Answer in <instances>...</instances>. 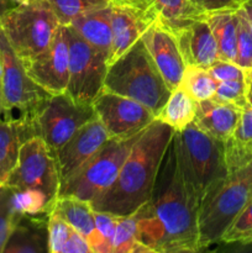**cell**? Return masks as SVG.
Listing matches in <instances>:
<instances>
[{"label": "cell", "instance_id": "cell-1", "mask_svg": "<svg viewBox=\"0 0 252 253\" xmlns=\"http://www.w3.org/2000/svg\"><path fill=\"white\" fill-rule=\"evenodd\" d=\"M199 208L197 194L182 174L172 137L150 200L133 214L138 242L151 253L200 251Z\"/></svg>", "mask_w": 252, "mask_h": 253}, {"label": "cell", "instance_id": "cell-2", "mask_svg": "<svg viewBox=\"0 0 252 253\" xmlns=\"http://www.w3.org/2000/svg\"><path fill=\"white\" fill-rule=\"evenodd\" d=\"M174 130L156 119L133 142L113 184L90 203L96 211L128 216L150 200L156 177Z\"/></svg>", "mask_w": 252, "mask_h": 253}, {"label": "cell", "instance_id": "cell-3", "mask_svg": "<svg viewBox=\"0 0 252 253\" xmlns=\"http://www.w3.org/2000/svg\"><path fill=\"white\" fill-rule=\"evenodd\" d=\"M103 90L138 101L156 118L172 91L141 39L109 64Z\"/></svg>", "mask_w": 252, "mask_h": 253}, {"label": "cell", "instance_id": "cell-4", "mask_svg": "<svg viewBox=\"0 0 252 253\" xmlns=\"http://www.w3.org/2000/svg\"><path fill=\"white\" fill-rule=\"evenodd\" d=\"M173 141L183 177L202 204L205 195L229 177L225 142L203 131L194 121L174 131Z\"/></svg>", "mask_w": 252, "mask_h": 253}, {"label": "cell", "instance_id": "cell-5", "mask_svg": "<svg viewBox=\"0 0 252 253\" xmlns=\"http://www.w3.org/2000/svg\"><path fill=\"white\" fill-rule=\"evenodd\" d=\"M59 26L47 0L16 5L0 20V29L22 63L42 53L51 44Z\"/></svg>", "mask_w": 252, "mask_h": 253}, {"label": "cell", "instance_id": "cell-6", "mask_svg": "<svg viewBox=\"0 0 252 253\" xmlns=\"http://www.w3.org/2000/svg\"><path fill=\"white\" fill-rule=\"evenodd\" d=\"M252 198V184L240 172L229 177L208 193L198 215L199 249L220 244L237 215Z\"/></svg>", "mask_w": 252, "mask_h": 253}, {"label": "cell", "instance_id": "cell-7", "mask_svg": "<svg viewBox=\"0 0 252 253\" xmlns=\"http://www.w3.org/2000/svg\"><path fill=\"white\" fill-rule=\"evenodd\" d=\"M138 135L127 138H109L88 162L61 183L58 198H76L90 204L116 179Z\"/></svg>", "mask_w": 252, "mask_h": 253}, {"label": "cell", "instance_id": "cell-8", "mask_svg": "<svg viewBox=\"0 0 252 253\" xmlns=\"http://www.w3.org/2000/svg\"><path fill=\"white\" fill-rule=\"evenodd\" d=\"M96 118L93 104L74 100L67 93L52 94L30 119L35 136L41 137L53 152L82 126Z\"/></svg>", "mask_w": 252, "mask_h": 253}, {"label": "cell", "instance_id": "cell-9", "mask_svg": "<svg viewBox=\"0 0 252 253\" xmlns=\"http://www.w3.org/2000/svg\"><path fill=\"white\" fill-rule=\"evenodd\" d=\"M0 63H1V88L4 115L30 120L35 110L52 95L27 74L26 68L19 58L4 32L0 29ZM1 114V115H2Z\"/></svg>", "mask_w": 252, "mask_h": 253}, {"label": "cell", "instance_id": "cell-10", "mask_svg": "<svg viewBox=\"0 0 252 253\" xmlns=\"http://www.w3.org/2000/svg\"><path fill=\"white\" fill-rule=\"evenodd\" d=\"M4 184L14 189H39L57 202L61 179L56 155L41 137L34 136L22 143L16 166Z\"/></svg>", "mask_w": 252, "mask_h": 253}, {"label": "cell", "instance_id": "cell-11", "mask_svg": "<svg viewBox=\"0 0 252 253\" xmlns=\"http://www.w3.org/2000/svg\"><path fill=\"white\" fill-rule=\"evenodd\" d=\"M69 42V79L66 93L77 101L93 104L104 89L109 59L67 25Z\"/></svg>", "mask_w": 252, "mask_h": 253}, {"label": "cell", "instance_id": "cell-12", "mask_svg": "<svg viewBox=\"0 0 252 253\" xmlns=\"http://www.w3.org/2000/svg\"><path fill=\"white\" fill-rule=\"evenodd\" d=\"M93 106L109 136L115 138L138 135L157 119L147 106L108 90L100 91Z\"/></svg>", "mask_w": 252, "mask_h": 253}, {"label": "cell", "instance_id": "cell-13", "mask_svg": "<svg viewBox=\"0 0 252 253\" xmlns=\"http://www.w3.org/2000/svg\"><path fill=\"white\" fill-rule=\"evenodd\" d=\"M160 19L153 0H116L111 4L113 51L109 64L125 53Z\"/></svg>", "mask_w": 252, "mask_h": 253}, {"label": "cell", "instance_id": "cell-14", "mask_svg": "<svg viewBox=\"0 0 252 253\" xmlns=\"http://www.w3.org/2000/svg\"><path fill=\"white\" fill-rule=\"evenodd\" d=\"M27 74L51 94L66 93L69 79V42L67 27L61 25L51 44L42 53L24 63Z\"/></svg>", "mask_w": 252, "mask_h": 253}, {"label": "cell", "instance_id": "cell-15", "mask_svg": "<svg viewBox=\"0 0 252 253\" xmlns=\"http://www.w3.org/2000/svg\"><path fill=\"white\" fill-rule=\"evenodd\" d=\"M110 138L98 118L82 126L62 147L54 152L61 183L88 162Z\"/></svg>", "mask_w": 252, "mask_h": 253}, {"label": "cell", "instance_id": "cell-16", "mask_svg": "<svg viewBox=\"0 0 252 253\" xmlns=\"http://www.w3.org/2000/svg\"><path fill=\"white\" fill-rule=\"evenodd\" d=\"M141 40L170 90L178 88L182 82L185 63L174 34L158 19L146 30Z\"/></svg>", "mask_w": 252, "mask_h": 253}, {"label": "cell", "instance_id": "cell-17", "mask_svg": "<svg viewBox=\"0 0 252 253\" xmlns=\"http://www.w3.org/2000/svg\"><path fill=\"white\" fill-rule=\"evenodd\" d=\"M172 32L177 39L185 66L208 69L220 59L216 41L205 16L190 20Z\"/></svg>", "mask_w": 252, "mask_h": 253}, {"label": "cell", "instance_id": "cell-18", "mask_svg": "<svg viewBox=\"0 0 252 253\" xmlns=\"http://www.w3.org/2000/svg\"><path fill=\"white\" fill-rule=\"evenodd\" d=\"M48 216L49 214L20 216L2 253H49Z\"/></svg>", "mask_w": 252, "mask_h": 253}, {"label": "cell", "instance_id": "cell-19", "mask_svg": "<svg viewBox=\"0 0 252 253\" xmlns=\"http://www.w3.org/2000/svg\"><path fill=\"white\" fill-rule=\"evenodd\" d=\"M52 211L88 241L91 253H108L100 235L96 231L94 210L89 203L76 198H58Z\"/></svg>", "mask_w": 252, "mask_h": 253}, {"label": "cell", "instance_id": "cell-20", "mask_svg": "<svg viewBox=\"0 0 252 253\" xmlns=\"http://www.w3.org/2000/svg\"><path fill=\"white\" fill-rule=\"evenodd\" d=\"M242 109L215 99L199 101L194 123L212 137L226 142L234 133Z\"/></svg>", "mask_w": 252, "mask_h": 253}, {"label": "cell", "instance_id": "cell-21", "mask_svg": "<svg viewBox=\"0 0 252 253\" xmlns=\"http://www.w3.org/2000/svg\"><path fill=\"white\" fill-rule=\"evenodd\" d=\"M111 4L101 9L85 12L69 24V26L81 35L82 39L85 40L95 49L103 52L108 59H110L113 51Z\"/></svg>", "mask_w": 252, "mask_h": 253}, {"label": "cell", "instance_id": "cell-22", "mask_svg": "<svg viewBox=\"0 0 252 253\" xmlns=\"http://www.w3.org/2000/svg\"><path fill=\"white\" fill-rule=\"evenodd\" d=\"M29 140L24 123L9 115H0V184L6 182L19 158L20 147Z\"/></svg>", "mask_w": 252, "mask_h": 253}, {"label": "cell", "instance_id": "cell-23", "mask_svg": "<svg viewBox=\"0 0 252 253\" xmlns=\"http://www.w3.org/2000/svg\"><path fill=\"white\" fill-rule=\"evenodd\" d=\"M217 44L219 58L236 61L237 49V14L236 10L211 12L205 15Z\"/></svg>", "mask_w": 252, "mask_h": 253}, {"label": "cell", "instance_id": "cell-24", "mask_svg": "<svg viewBox=\"0 0 252 253\" xmlns=\"http://www.w3.org/2000/svg\"><path fill=\"white\" fill-rule=\"evenodd\" d=\"M198 101H195L182 86L173 89L161 110L158 120L163 121L174 131H180L194 121L197 115Z\"/></svg>", "mask_w": 252, "mask_h": 253}, {"label": "cell", "instance_id": "cell-25", "mask_svg": "<svg viewBox=\"0 0 252 253\" xmlns=\"http://www.w3.org/2000/svg\"><path fill=\"white\" fill-rule=\"evenodd\" d=\"M160 20L170 31L184 25L190 20L205 16L189 0H153Z\"/></svg>", "mask_w": 252, "mask_h": 253}, {"label": "cell", "instance_id": "cell-26", "mask_svg": "<svg viewBox=\"0 0 252 253\" xmlns=\"http://www.w3.org/2000/svg\"><path fill=\"white\" fill-rule=\"evenodd\" d=\"M219 82L205 68L195 66H185L180 85L195 101L212 99Z\"/></svg>", "mask_w": 252, "mask_h": 253}, {"label": "cell", "instance_id": "cell-27", "mask_svg": "<svg viewBox=\"0 0 252 253\" xmlns=\"http://www.w3.org/2000/svg\"><path fill=\"white\" fill-rule=\"evenodd\" d=\"M12 189V207L17 217L22 215L51 214L56 203L39 189Z\"/></svg>", "mask_w": 252, "mask_h": 253}, {"label": "cell", "instance_id": "cell-28", "mask_svg": "<svg viewBox=\"0 0 252 253\" xmlns=\"http://www.w3.org/2000/svg\"><path fill=\"white\" fill-rule=\"evenodd\" d=\"M111 246L113 253H150L138 242L137 222L133 214L128 216H119Z\"/></svg>", "mask_w": 252, "mask_h": 253}, {"label": "cell", "instance_id": "cell-29", "mask_svg": "<svg viewBox=\"0 0 252 253\" xmlns=\"http://www.w3.org/2000/svg\"><path fill=\"white\" fill-rule=\"evenodd\" d=\"M56 14L59 24H71L74 19L85 12L109 6L114 0H47Z\"/></svg>", "mask_w": 252, "mask_h": 253}, {"label": "cell", "instance_id": "cell-30", "mask_svg": "<svg viewBox=\"0 0 252 253\" xmlns=\"http://www.w3.org/2000/svg\"><path fill=\"white\" fill-rule=\"evenodd\" d=\"M252 237V198L241 210L231 226L222 236L220 244L224 245H244Z\"/></svg>", "mask_w": 252, "mask_h": 253}, {"label": "cell", "instance_id": "cell-31", "mask_svg": "<svg viewBox=\"0 0 252 253\" xmlns=\"http://www.w3.org/2000/svg\"><path fill=\"white\" fill-rule=\"evenodd\" d=\"M237 14V49L236 61L245 71L252 68V30L241 9L236 10Z\"/></svg>", "mask_w": 252, "mask_h": 253}, {"label": "cell", "instance_id": "cell-32", "mask_svg": "<svg viewBox=\"0 0 252 253\" xmlns=\"http://www.w3.org/2000/svg\"><path fill=\"white\" fill-rule=\"evenodd\" d=\"M19 217L12 207V189L6 184H0V253L9 240Z\"/></svg>", "mask_w": 252, "mask_h": 253}, {"label": "cell", "instance_id": "cell-33", "mask_svg": "<svg viewBox=\"0 0 252 253\" xmlns=\"http://www.w3.org/2000/svg\"><path fill=\"white\" fill-rule=\"evenodd\" d=\"M247 95H249V89H247L246 81L236 79V81L219 82L212 99L242 109L247 103Z\"/></svg>", "mask_w": 252, "mask_h": 253}, {"label": "cell", "instance_id": "cell-34", "mask_svg": "<svg viewBox=\"0 0 252 253\" xmlns=\"http://www.w3.org/2000/svg\"><path fill=\"white\" fill-rule=\"evenodd\" d=\"M250 143H252V93L247 95V103L242 108L239 124L231 137L225 142V147L240 148Z\"/></svg>", "mask_w": 252, "mask_h": 253}, {"label": "cell", "instance_id": "cell-35", "mask_svg": "<svg viewBox=\"0 0 252 253\" xmlns=\"http://www.w3.org/2000/svg\"><path fill=\"white\" fill-rule=\"evenodd\" d=\"M73 230V227L69 226L61 216L51 211L48 216L49 253H62Z\"/></svg>", "mask_w": 252, "mask_h": 253}, {"label": "cell", "instance_id": "cell-36", "mask_svg": "<svg viewBox=\"0 0 252 253\" xmlns=\"http://www.w3.org/2000/svg\"><path fill=\"white\" fill-rule=\"evenodd\" d=\"M119 216L104 211H96L94 210V221L98 234L100 235L104 245H105L108 253H113V237L115 232L116 224H118Z\"/></svg>", "mask_w": 252, "mask_h": 253}, {"label": "cell", "instance_id": "cell-37", "mask_svg": "<svg viewBox=\"0 0 252 253\" xmlns=\"http://www.w3.org/2000/svg\"><path fill=\"white\" fill-rule=\"evenodd\" d=\"M209 73L216 79L217 82L236 81V79H245L246 71L236 64L235 62L217 59L208 68Z\"/></svg>", "mask_w": 252, "mask_h": 253}, {"label": "cell", "instance_id": "cell-38", "mask_svg": "<svg viewBox=\"0 0 252 253\" xmlns=\"http://www.w3.org/2000/svg\"><path fill=\"white\" fill-rule=\"evenodd\" d=\"M203 14L225 11V10H237L241 7L245 0H189Z\"/></svg>", "mask_w": 252, "mask_h": 253}, {"label": "cell", "instance_id": "cell-39", "mask_svg": "<svg viewBox=\"0 0 252 253\" xmlns=\"http://www.w3.org/2000/svg\"><path fill=\"white\" fill-rule=\"evenodd\" d=\"M240 9H241L242 12H244L245 17L247 19V21H249L250 24V27H251L252 30V0H245L244 4L241 5Z\"/></svg>", "mask_w": 252, "mask_h": 253}, {"label": "cell", "instance_id": "cell-40", "mask_svg": "<svg viewBox=\"0 0 252 253\" xmlns=\"http://www.w3.org/2000/svg\"><path fill=\"white\" fill-rule=\"evenodd\" d=\"M14 6H16V4H15L12 0H0V20H1V17Z\"/></svg>", "mask_w": 252, "mask_h": 253}, {"label": "cell", "instance_id": "cell-41", "mask_svg": "<svg viewBox=\"0 0 252 253\" xmlns=\"http://www.w3.org/2000/svg\"><path fill=\"white\" fill-rule=\"evenodd\" d=\"M237 172H240L242 175H244V177H246L247 179H249V182L252 184V160L250 161L249 165L245 166L242 169L237 170Z\"/></svg>", "mask_w": 252, "mask_h": 253}, {"label": "cell", "instance_id": "cell-42", "mask_svg": "<svg viewBox=\"0 0 252 253\" xmlns=\"http://www.w3.org/2000/svg\"><path fill=\"white\" fill-rule=\"evenodd\" d=\"M245 81H246L249 93H252V68L249 69V71H246V77H245Z\"/></svg>", "mask_w": 252, "mask_h": 253}, {"label": "cell", "instance_id": "cell-43", "mask_svg": "<svg viewBox=\"0 0 252 253\" xmlns=\"http://www.w3.org/2000/svg\"><path fill=\"white\" fill-rule=\"evenodd\" d=\"M4 113V105H2V88H1V63H0V115Z\"/></svg>", "mask_w": 252, "mask_h": 253}, {"label": "cell", "instance_id": "cell-44", "mask_svg": "<svg viewBox=\"0 0 252 253\" xmlns=\"http://www.w3.org/2000/svg\"><path fill=\"white\" fill-rule=\"evenodd\" d=\"M12 1H14L16 5H20V4H26V2L31 1V0H12Z\"/></svg>", "mask_w": 252, "mask_h": 253}, {"label": "cell", "instance_id": "cell-45", "mask_svg": "<svg viewBox=\"0 0 252 253\" xmlns=\"http://www.w3.org/2000/svg\"><path fill=\"white\" fill-rule=\"evenodd\" d=\"M241 246H242V247H252V237L249 240V241L245 242L244 245H241Z\"/></svg>", "mask_w": 252, "mask_h": 253}, {"label": "cell", "instance_id": "cell-46", "mask_svg": "<svg viewBox=\"0 0 252 253\" xmlns=\"http://www.w3.org/2000/svg\"><path fill=\"white\" fill-rule=\"evenodd\" d=\"M120 1H131V0H120Z\"/></svg>", "mask_w": 252, "mask_h": 253}, {"label": "cell", "instance_id": "cell-47", "mask_svg": "<svg viewBox=\"0 0 252 253\" xmlns=\"http://www.w3.org/2000/svg\"><path fill=\"white\" fill-rule=\"evenodd\" d=\"M114 1H116V0H114Z\"/></svg>", "mask_w": 252, "mask_h": 253}]
</instances>
